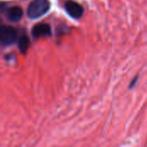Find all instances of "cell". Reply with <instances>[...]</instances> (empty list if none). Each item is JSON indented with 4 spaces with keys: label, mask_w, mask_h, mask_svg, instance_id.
I'll use <instances>...</instances> for the list:
<instances>
[{
    "label": "cell",
    "mask_w": 147,
    "mask_h": 147,
    "mask_svg": "<svg viewBox=\"0 0 147 147\" xmlns=\"http://www.w3.org/2000/svg\"><path fill=\"white\" fill-rule=\"evenodd\" d=\"M28 47H29V40L27 36L23 35L22 37L20 38L18 41V48L21 53H25L28 51Z\"/></svg>",
    "instance_id": "8992f818"
},
{
    "label": "cell",
    "mask_w": 147,
    "mask_h": 147,
    "mask_svg": "<svg viewBox=\"0 0 147 147\" xmlns=\"http://www.w3.org/2000/svg\"><path fill=\"white\" fill-rule=\"evenodd\" d=\"M32 35L35 39L44 36H49L51 35V27L47 23H39L33 28Z\"/></svg>",
    "instance_id": "277c9868"
},
{
    "label": "cell",
    "mask_w": 147,
    "mask_h": 147,
    "mask_svg": "<svg viewBox=\"0 0 147 147\" xmlns=\"http://www.w3.org/2000/svg\"><path fill=\"white\" fill-rule=\"evenodd\" d=\"M17 39V32L11 26H2L0 28V40L3 45L9 46L16 42Z\"/></svg>",
    "instance_id": "7a4b0ae2"
},
{
    "label": "cell",
    "mask_w": 147,
    "mask_h": 147,
    "mask_svg": "<svg viewBox=\"0 0 147 147\" xmlns=\"http://www.w3.org/2000/svg\"><path fill=\"white\" fill-rule=\"evenodd\" d=\"M23 15V10L19 6H11L8 8L6 11V16L9 21L12 22H16L21 20Z\"/></svg>",
    "instance_id": "5b68a950"
},
{
    "label": "cell",
    "mask_w": 147,
    "mask_h": 147,
    "mask_svg": "<svg viewBox=\"0 0 147 147\" xmlns=\"http://www.w3.org/2000/svg\"><path fill=\"white\" fill-rule=\"evenodd\" d=\"M65 8L66 9L67 13L74 18H79L84 13L83 7L78 3H77L73 0L66 1L65 3Z\"/></svg>",
    "instance_id": "3957f363"
},
{
    "label": "cell",
    "mask_w": 147,
    "mask_h": 147,
    "mask_svg": "<svg viewBox=\"0 0 147 147\" xmlns=\"http://www.w3.org/2000/svg\"><path fill=\"white\" fill-rule=\"evenodd\" d=\"M50 9L48 0H33L28 6L27 15L30 19H36L45 15Z\"/></svg>",
    "instance_id": "6da1fadb"
}]
</instances>
